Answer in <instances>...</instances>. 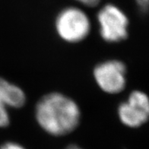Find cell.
I'll list each match as a JSON object with an SVG mask.
<instances>
[{"label":"cell","mask_w":149,"mask_h":149,"mask_svg":"<svg viewBox=\"0 0 149 149\" xmlns=\"http://www.w3.org/2000/svg\"><path fill=\"white\" fill-rule=\"evenodd\" d=\"M54 25L58 37L68 43L83 41L91 31L90 18L82 8L77 6H67L60 10Z\"/></svg>","instance_id":"2"},{"label":"cell","mask_w":149,"mask_h":149,"mask_svg":"<svg viewBox=\"0 0 149 149\" xmlns=\"http://www.w3.org/2000/svg\"><path fill=\"white\" fill-rule=\"evenodd\" d=\"M0 99L9 109H19L25 105L27 96L21 87L0 78Z\"/></svg>","instance_id":"6"},{"label":"cell","mask_w":149,"mask_h":149,"mask_svg":"<svg viewBox=\"0 0 149 149\" xmlns=\"http://www.w3.org/2000/svg\"><path fill=\"white\" fill-rule=\"evenodd\" d=\"M63 149H84L77 145H69Z\"/></svg>","instance_id":"11"},{"label":"cell","mask_w":149,"mask_h":149,"mask_svg":"<svg viewBox=\"0 0 149 149\" xmlns=\"http://www.w3.org/2000/svg\"><path fill=\"white\" fill-rule=\"evenodd\" d=\"M135 2L141 13H147L148 10L149 0H135Z\"/></svg>","instance_id":"9"},{"label":"cell","mask_w":149,"mask_h":149,"mask_svg":"<svg viewBox=\"0 0 149 149\" xmlns=\"http://www.w3.org/2000/svg\"><path fill=\"white\" fill-rule=\"evenodd\" d=\"M39 127L51 136L62 137L72 133L81 123V112L72 98L61 92H49L40 98L34 109Z\"/></svg>","instance_id":"1"},{"label":"cell","mask_w":149,"mask_h":149,"mask_svg":"<svg viewBox=\"0 0 149 149\" xmlns=\"http://www.w3.org/2000/svg\"><path fill=\"white\" fill-rule=\"evenodd\" d=\"M126 64L116 59L100 62L93 69V77L98 88L108 94H118L126 88L127 83Z\"/></svg>","instance_id":"4"},{"label":"cell","mask_w":149,"mask_h":149,"mask_svg":"<svg viewBox=\"0 0 149 149\" xmlns=\"http://www.w3.org/2000/svg\"><path fill=\"white\" fill-rule=\"evenodd\" d=\"M117 115L123 125L131 129H137L146 123L149 117V99L145 92L132 91L126 100L120 103Z\"/></svg>","instance_id":"5"},{"label":"cell","mask_w":149,"mask_h":149,"mask_svg":"<svg viewBox=\"0 0 149 149\" xmlns=\"http://www.w3.org/2000/svg\"><path fill=\"white\" fill-rule=\"evenodd\" d=\"M97 22L100 37L107 43H120L129 36L130 20L116 5L107 3L103 6L97 12Z\"/></svg>","instance_id":"3"},{"label":"cell","mask_w":149,"mask_h":149,"mask_svg":"<svg viewBox=\"0 0 149 149\" xmlns=\"http://www.w3.org/2000/svg\"><path fill=\"white\" fill-rule=\"evenodd\" d=\"M0 149H27L21 144L15 141H6L0 146Z\"/></svg>","instance_id":"8"},{"label":"cell","mask_w":149,"mask_h":149,"mask_svg":"<svg viewBox=\"0 0 149 149\" xmlns=\"http://www.w3.org/2000/svg\"><path fill=\"white\" fill-rule=\"evenodd\" d=\"M74 1H76L79 4L82 5L85 7L93 8V7L97 6L102 0H74Z\"/></svg>","instance_id":"10"},{"label":"cell","mask_w":149,"mask_h":149,"mask_svg":"<svg viewBox=\"0 0 149 149\" xmlns=\"http://www.w3.org/2000/svg\"><path fill=\"white\" fill-rule=\"evenodd\" d=\"M8 109L9 108L6 106L3 100L0 99V128L7 127L9 126L11 123V117Z\"/></svg>","instance_id":"7"}]
</instances>
